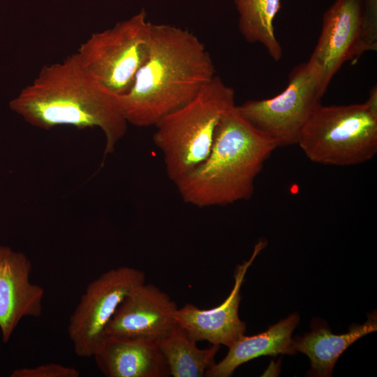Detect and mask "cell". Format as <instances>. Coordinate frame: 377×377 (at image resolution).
I'll return each mask as SVG.
<instances>
[{
    "mask_svg": "<svg viewBox=\"0 0 377 377\" xmlns=\"http://www.w3.org/2000/svg\"><path fill=\"white\" fill-rule=\"evenodd\" d=\"M31 263L26 255L0 246V330L2 341H9L24 317H39L43 288L31 283Z\"/></svg>",
    "mask_w": 377,
    "mask_h": 377,
    "instance_id": "12",
    "label": "cell"
},
{
    "mask_svg": "<svg viewBox=\"0 0 377 377\" xmlns=\"http://www.w3.org/2000/svg\"><path fill=\"white\" fill-rule=\"evenodd\" d=\"M260 239L254 246L251 258L239 265L235 271V284L225 301L210 309H201L192 304L178 308L175 320L195 341H207L212 345L230 346L244 335L246 323L239 317L241 301L240 288L249 266L267 246Z\"/></svg>",
    "mask_w": 377,
    "mask_h": 377,
    "instance_id": "11",
    "label": "cell"
},
{
    "mask_svg": "<svg viewBox=\"0 0 377 377\" xmlns=\"http://www.w3.org/2000/svg\"><path fill=\"white\" fill-rule=\"evenodd\" d=\"M299 321L300 316L295 313L264 332L251 337L242 336L228 347V352L221 361L206 371L205 376L229 377L239 366L260 356L296 353L292 333Z\"/></svg>",
    "mask_w": 377,
    "mask_h": 377,
    "instance_id": "14",
    "label": "cell"
},
{
    "mask_svg": "<svg viewBox=\"0 0 377 377\" xmlns=\"http://www.w3.org/2000/svg\"><path fill=\"white\" fill-rule=\"evenodd\" d=\"M239 14L238 27L244 39L264 46L276 61L282 57L274 21L281 8V0H233Z\"/></svg>",
    "mask_w": 377,
    "mask_h": 377,
    "instance_id": "17",
    "label": "cell"
},
{
    "mask_svg": "<svg viewBox=\"0 0 377 377\" xmlns=\"http://www.w3.org/2000/svg\"><path fill=\"white\" fill-rule=\"evenodd\" d=\"M177 309L166 293L145 283L120 303L105 329V335L121 340L155 342L177 325L175 316Z\"/></svg>",
    "mask_w": 377,
    "mask_h": 377,
    "instance_id": "9",
    "label": "cell"
},
{
    "mask_svg": "<svg viewBox=\"0 0 377 377\" xmlns=\"http://www.w3.org/2000/svg\"><path fill=\"white\" fill-rule=\"evenodd\" d=\"M215 75L210 54L195 35L151 23L148 58L128 91L119 96L128 124L154 126L193 99Z\"/></svg>",
    "mask_w": 377,
    "mask_h": 377,
    "instance_id": "1",
    "label": "cell"
},
{
    "mask_svg": "<svg viewBox=\"0 0 377 377\" xmlns=\"http://www.w3.org/2000/svg\"><path fill=\"white\" fill-rule=\"evenodd\" d=\"M31 125L45 130L68 125L99 128L105 138L104 154L114 152L127 131L119 96L96 80L75 54L45 66L9 103Z\"/></svg>",
    "mask_w": 377,
    "mask_h": 377,
    "instance_id": "2",
    "label": "cell"
},
{
    "mask_svg": "<svg viewBox=\"0 0 377 377\" xmlns=\"http://www.w3.org/2000/svg\"><path fill=\"white\" fill-rule=\"evenodd\" d=\"M364 35L367 51L377 48V0H364Z\"/></svg>",
    "mask_w": 377,
    "mask_h": 377,
    "instance_id": "19",
    "label": "cell"
},
{
    "mask_svg": "<svg viewBox=\"0 0 377 377\" xmlns=\"http://www.w3.org/2000/svg\"><path fill=\"white\" fill-rule=\"evenodd\" d=\"M364 0H336L323 15L321 33L311 59L323 69L330 84L346 61L367 51Z\"/></svg>",
    "mask_w": 377,
    "mask_h": 377,
    "instance_id": "10",
    "label": "cell"
},
{
    "mask_svg": "<svg viewBox=\"0 0 377 377\" xmlns=\"http://www.w3.org/2000/svg\"><path fill=\"white\" fill-rule=\"evenodd\" d=\"M165 358L170 376L202 377L216 362L220 346L200 349L187 332L178 323L167 336L155 341Z\"/></svg>",
    "mask_w": 377,
    "mask_h": 377,
    "instance_id": "16",
    "label": "cell"
},
{
    "mask_svg": "<svg viewBox=\"0 0 377 377\" xmlns=\"http://www.w3.org/2000/svg\"><path fill=\"white\" fill-rule=\"evenodd\" d=\"M276 148L235 105L221 118L206 160L175 185L183 202L199 208L249 200L256 178Z\"/></svg>",
    "mask_w": 377,
    "mask_h": 377,
    "instance_id": "3",
    "label": "cell"
},
{
    "mask_svg": "<svg viewBox=\"0 0 377 377\" xmlns=\"http://www.w3.org/2000/svg\"><path fill=\"white\" fill-rule=\"evenodd\" d=\"M312 162L350 166L371 160L377 153V114L364 103L316 109L297 142Z\"/></svg>",
    "mask_w": 377,
    "mask_h": 377,
    "instance_id": "5",
    "label": "cell"
},
{
    "mask_svg": "<svg viewBox=\"0 0 377 377\" xmlns=\"http://www.w3.org/2000/svg\"><path fill=\"white\" fill-rule=\"evenodd\" d=\"M235 105L234 89L216 75L193 99L154 124L153 141L174 184L206 160L221 118Z\"/></svg>",
    "mask_w": 377,
    "mask_h": 377,
    "instance_id": "4",
    "label": "cell"
},
{
    "mask_svg": "<svg viewBox=\"0 0 377 377\" xmlns=\"http://www.w3.org/2000/svg\"><path fill=\"white\" fill-rule=\"evenodd\" d=\"M375 114H377V87L374 86L369 91V97L364 103Z\"/></svg>",
    "mask_w": 377,
    "mask_h": 377,
    "instance_id": "20",
    "label": "cell"
},
{
    "mask_svg": "<svg viewBox=\"0 0 377 377\" xmlns=\"http://www.w3.org/2000/svg\"><path fill=\"white\" fill-rule=\"evenodd\" d=\"M80 372L74 367L57 363L42 364L32 368L15 369L12 377H78Z\"/></svg>",
    "mask_w": 377,
    "mask_h": 377,
    "instance_id": "18",
    "label": "cell"
},
{
    "mask_svg": "<svg viewBox=\"0 0 377 377\" xmlns=\"http://www.w3.org/2000/svg\"><path fill=\"white\" fill-rule=\"evenodd\" d=\"M96 366L108 377H168L165 358L155 342L105 337L94 353Z\"/></svg>",
    "mask_w": 377,
    "mask_h": 377,
    "instance_id": "13",
    "label": "cell"
},
{
    "mask_svg": "<svg viewBox=\"0 0 377 377\" xmlns=\"http://www.w3.org/2000/svg\"><path fill=\"white\" fill-rule=\"evenodd\" d=\"M311 332L293 339L295 350L306 354L311 361L309 374L313 376H332L334 366L340 355L353 343L367 334L376 331V313L368 314L367 321L362 325L353 324L348 332L334 334L329 327L313 320Z\"/></svg>",
    "mask_w": 377,
    "mask_h": 377,
    "instance_id": "15",
    "label": "cell"
},
{
    "mask_svg": "<svg viewBox=\"0 0 377 377\" xmlns=\"http://www.w3.org/2000/svg\"><path fill=\"white\" fill-rule=\"evenodd\" d=\"M145 283L134 267L112 268L90 282L69 318L68 334L80 357L94 356L105 338V329L123 300Z\"/></svg>",
    "mask_w": 377,
    "mask_h": 377,
    "instance_id": "8",
    "label": "cell"
},
{
    "mask_svg": "<svg viewBox=\"0 0 377 377\" xmlns=\"http://www.w3.org/2000/svg\"><path fill=\"white\" fill-rule=\"evenodd\" d=\"M151 26L142 9L112 28L91 34L75 54L100 84L124 95L148 58Z\"/></svg>",
    "mask_w": 377,
    "mask_h": 377,
    "instance_id": "7",
    "label": "cell"
},
{
    "mask_svg": "<svg viewBox=\"0 0 377 377\" xmlns=\"http://www.w3.org/2000/svg\"><path fill=\"white\" fill-rule=\"evenodd\" d=\"M328 85L322 68L310 58L293 68L281 93L271 98L248 101L237 108L277 147L297 145L304 125L321 105Z\"/></svg>",
    "mask_w": 377,
    "mask_h": 377,
    "instance_id": "6",
    "label": "cell"
}]
</instances>
